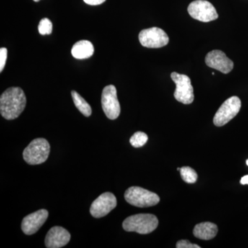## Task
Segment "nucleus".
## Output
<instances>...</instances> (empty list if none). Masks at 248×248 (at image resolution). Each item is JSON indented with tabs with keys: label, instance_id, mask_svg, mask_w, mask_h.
I'll use <instances>...</instances> for the list:
<instances>
[{
	"label": "nucleus",
	"instance_id": "obj_6",
	"mask_svg": "<svg viewBox=\"0 0 248 248\" xmlns=\"http://www.w3.org/2000/svg\"><path fill=\"white\" fill-rule=\"evenodd\" d=\"M241 108V99L236 96L230 97L223 103L217 110L213 122L217 126H223L239 113Z\"/></svg>",
	"mask_w": 248,
	"mask_h": 248
},
{
	"label": "nucleus",
	"instance_id": "obj_17",
	"mask_svg": "<svg viewBox=\"0 0 248 248\" xmlns=\"http://www.w3.org/2000/svg\"><path fill=\"white\" fill-rule=\"evenodd\" d=\"M180 174L183 180L187 184H195L198 178L197 173L195 170L188 166L181 168Z\"/></svg>",
	"mask_w": 248,
	"mask_h": 248
},
{
	"label": "nucleus",
	"instance_id": "obj_23",
	"mask_svg": "<svg viewBox=\"0 0 248 248\" xmlns=\"http://www.w3.org/2000/svg\"><path fill=\"white\" fill-rule=\"evenodd\" d=\"M240 183L242 185H248V175L244 176V177L241 178Z\"/></svg>",
	"mask_w": 248,
	"mask_h": 248
},
{
	"label": "nucleus",
	"instance_id": "obj_9",
	"mask_svg": "<svg viewBox=\"0 0 248 248\" xmlns=\"http://www.w3.org/2000/svg\"><path fill=\"white\" fill-rule=\"evenodd\" d=\"M102 106L104 113L108 118L115 120L120 115L121 107L117 89L113 85L106 86L102 94Z\"/></svg>",
	"mask_w": 248,
	"mask_h": 248
},
{
	"label": "nucleus",
	"instance_id": "obj_25",
	"mask_svg": "<svg viewBox=\"0 0 248 248\" xmlns=\"http://www.w3.org/2000/svg\"><path fill=\"white\" fill-rule=\"evenodd\" d=\"M246 164H247V166H248V159L246 161Z\"/></svg>",
	"mask_w": 248,
	"mask_h": 248
},
{
	"label": "nucleus",
	"instance_id": "obj_3",
	"mask_svg": "<svg viewBox=\"0 0 248 248\" xmlns=\"http://www.w3.org/2000/svg\"><path fill=\"white\" fill-rule=\"evenodd\" d=\"M50 151V144L46 140L35 139L24 149L23 158L28 164H42L48 159Z\"/></svg>",
	"mask_w": 248,
	"mask_h": 248
},
{
	"label": "nucleus",
	"instance_id": "obj_27",
	"mask_svg": "<svg viewBox=\"0 0 248 248\" xmlns=\"http://www.w3.org/2000/svg\"><path fill=\"white\" fill-rule=\"evenodd\" d=\"M212 75H213V76H215V73H212Z\"/></svg>",
	"mask_w": 248,
	"mask_h": 248
},
{
	"label": "nucleus",
	"instance_id": "obj_16",
	"mask_svg": "<svg viewBox=\"0 0 248 248\" xmlns=\"http://www.w3.org/2000/svg\"><path fill=\"white\" fill-rule=\"evenodd\" d=\"M71 95L72 97H73V102H74L77 108H78L85 117H90L91 114H92V109H91V107L89 105V103L86 102L84 98L81 97L79 93H77L76 91H72Z\"/></svg>",
	"mask_w": 248,
	"mask_h": 248
},
{
	"label": "nucleus",
	"instance_id": "obj_12",
	"mask_svg": "<svg viewBox=\"0 0 248 248\" xmlns=\"http://www.w3.org/2000/svg\"><path fill=\"white\" fill-rule=\"evenodd\" d=\"M48 217V212L42 209L24 217L22 222L23 232L27 235L35 234L45 224Z\"/></svg>",
	"mask_w": 248,
	"mask_h": 248
},
{
	"label": "nucleus",
	"instance_id": "obj_8",
	"mask_svg": "<svg viewBox=\"0 0 248 248\" xmlns=\"http://www.w3.org/2000/svg\"><path fill=\"white\" fill-rule=\"evenodd\" d=\"M139 40L143 46L150 48H161L169 42V37L166 32L157 27L141 31L139 35Z\"/></svg>",
	"mask_w": 248,
	"mask_h": 248
},
{
	"label": "nucleus",
	"instance_id": "obj_13",
	"mask_svg": "<svg viewBox=\"0 0 248 248\" xmlns=\"http://www.w3.org/2000/svg\"><path fill=\"white\" fill-rule=\"evenodd\" d=\"M70 240H71V234L68 231L62 227L55 226L48 231L46 236V247L62 248L68 244Z\"/></svg>",
	"mask_w": 248,
	"mask_h": 248
},
{
	"label": "nucleus",
	"instance_id": "obj_19",
	"mask_svg": "<svg viewBox=\"0 0 248 248\" xmlns=\"http://www.w3.org/2000/svg\"><path fill=\"white\" fill-rule=\"evenodd\" d=\"M39 32L41 35H50L53 32V24L48 18H44L38 26Z\"/></svg>",
	"mask_w": 248,
	"mask_h": 248
},
{
	"label": "nucleus",
	"instance_id": "obj_4",
	"mask_svg": "<svg viewBox=\"0 0 248 248\" xmlns=\"http://www.w3.org/2000/svg\"><path fill=\"white\" fill-rule=\"evenodd\" d=\"M124 198L130 205L138 208L154 206L160 202L159 197L156 194L138 186L127 189Z\"/></svg>",
	"mask_w": 248,
	"mask_h": 248
},
{
	"label": "nucleus",
	"instance_id": "obj_2",
	"mask_svg": "<svg viewBox=\"0 0 248 248\" xmlns=\"http://www.w3.org/2000/svg\"><path fill=\"white\" fill-rule=\"evenodd\" d=\"M159 225L158 218L151 214H138L125 218L123 228L126 232H135L139 234H147L153 232Z\"/></svg>",
	"mask_w": 248,
	"mask_h": 248
},
{
	"label": "nucleus",
	"instance_id": "obj_24",
	"mask_svg": "<svg viewBox=\"0 0 248 248\" xmlns=\"http://www.w3.org/2000/svg\"><path fill=\"white\" fill-rule=\"evenodd\" d=\"M34 1H35V2H38V1H40V0H33Z\"/></svg>",
	"mask_w": 248,
	"mask_h": 248
},
{
	"label": "nucleus",
	"instance_id": "obj_21",
	"mask_svg": "<svg viewBox=\"0 0 248 248\" xmlns=\"http://www.w3.org/2000/svg\"><path fill=\"white\" fill-rule=\"evenodd\" d=\"M7 53L8 50L6 48H1L0 49V72L1 73L4 70L5 65H6Z\"/></svg>",
	"mask_w": 248,
	"mask_h": 248
},
{
	"label": "nucleus",
	"instance_id": "obj_14",
	"mask_svg": "<svg viewBox=\"0 0 248 248\" xmlns=\"http://www.w3.org/2000/svg\"><path fill=\"white\" fill-rule=\"evenodd\" d=\"M218 232V227L210 222H203L196 225L193 234L197 239L202 240L213 239Z\"/></svg>",
	"mask_w": 248,
	"mask_h": 248
},
{
	"label": "nucleus",
	"instance_id": "obj_11",
	"mask_svg": "<svg viewBox=\"0 0 248 248\" xmlns=\"http://www.w3.org/2000/svg\"><path fill=\"white\" fill-rule=\"evenodd\" d=\"M205 63L210 68H213L224 74L232 71L234 63L226 56V54L219 50H214L207 54Z\"/></svg>",
	"mask_w": 248,
	"mask_h": 248
},
{
	"label": "nucleus",
	"instance_id": "obj_5",
	"mask_svg": "<svg viewBox=\"0 0 248 248\" xmlns=\"http://www.w3.org/2000/svg\"><path fill=\"white\" fill-rule=\"evenodd\" d=\"M171 79L176 84V89L174 93V98L178 102L182 104H192L195 99V96L193 87L191 84L189 77L173 72L171 74Z\"/></svg>",
	"mask_w": 248,
	"mask_h": 248
},
{
	"label": "nucleus",
	"instance_id": "obj_26",
	"mask_svg": "<svg viewBox=\"0 0 248 248\" xmlns=\"http://www.w3.org/2000/svg\"><path fill=\"white\" fill-rule=\"evenodd\" d=\"M180 169H179V168H178V169H177V170H178V171H179V170H180Z\"/></svg>",
	"mask_w": 248,
	"mask_h": 248
},
{
	"label": "nucleus",
	"instance_id": "obj_18",
	"mask_svg": "<svg viewBox=\"0 0 248 248\" xmlns=\"http://www.w3.org/2000/svg\"><path fill=\"white\" fill-rule=\"evenodd\" d=\"M148 140V135L146 133L137 132L130 139V143L135 148H140L146 144Z\"/></svg>",
	"mask_w": 248,
	"mask_h": 248
},
{
	"label": "nucleus",
	"instance_id": "obj_1",
	"mask_svg": "<svg viewBox=\"0 0 248 248\" xmlns=\"http://www.w3.org/2000/svg\"><path fill=\"white\" fill-rule=\"evenodd\" d=\"M27 97L22 89L9 88L0 97V112L4 119L13 120L17 118L25 109Z\"/></svg>",
	"mask_w": 248,
	"mask_h": 248
},
{
	"label": "nucleus",
	"instance_id": "obj_10",
	"mask_svg": "<svg viewBox=\"0 0 248 248\" xmlns=\"http://www.w3.org/2000/svg\"><path fill=\"white\" fill-rule=\"evenodd\" d=\"M117 198L111 192H105L93 202L90 213L94 218L107 216L117 206Z\"/></svg>",
	"mask_w": 248,
	"mask_h": 248
},
{
	"label": "nucleus",
	"instance_id": "obj_7",
	"mask_svg": "<svg viewBox=\"0 0 248 248\" xmlns=\"http://www.w3.org/2000/svg\"><path fill=\"white\" fill-rule=\"evenodd\" d=\"M191 17L202 22H210L218 17L217 10L211 3L205 0H195L187 8Z\"/></svg>",
	"mask_w": 248,
	"mask_h": 248
},
{
	"label": "nucleus",
	"instance_id": "obj_20",
	"mask_svg": "<svg viewBox=\"0 0 248 248\" xmlns=\"http://www.w3.org/2000/svg\"><path fill=\"white\" fill-rule=\"evenodd\" d=\"M176 248H200L198 245L192 244L188 240H180L178 241Z\"/></svg>",
	"mask_w": 248,
	"mask_h": 248
},
{
	"label": "nucleus",
	"instance_id": "obj_15",
	"mask_svg": "<svg viewBox=\"0 0 248 248\" xmlns=\"http://www.w3.org/2000/svg\"><path fill=\"white\" fill-rule=\"evenodd\" d=\"M71 53L75 58L79 59V60L89 58L94 53V47L93 44L89 41H79L73 46Z\"/></svg>",
	"mask_w": 248,
	"mask_h": 248
},
{
	"label": "nucleus",
	"instance_id": "obj_22",
	"mask_svg": "<svg viewBox=\"0 0 248 248\" xmlns=\"http://www.w3.org/2000/svg\"><path fill=\"white\" fill-rule=\"evenodd\" d=\"M85 3L87 4L96 6V5L102 4L106 0H84Z\"/></svg>",
	"mask_w": 248,
	"mask_h": 248
}]
</instances>
